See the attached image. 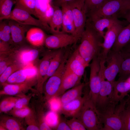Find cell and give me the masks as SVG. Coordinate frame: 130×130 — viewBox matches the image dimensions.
<instances>
[{"label": "cell", "instance_id": "cell-1", "mask_svg": "<svg viewBox=\"0 0 130 130\" xmlns=\"http://www.w3.org/2000/svg\"><path fill=\"white\" fill-rule=\"evenodd\" d=\"M103 38L87 20L84 30L80 39L81 43L77 49L89 66L95 57L100 55Z\"/></svg>", "mask_w": 130, "mask_h": 130}, {"label": "cell", "instance_id": "cell-2", "mask_svg": "<svg viewBox=\"0 0 130 130\" xmlns=\"http://www.w3.org/2000/svg\"><path fill=\"white\" fill-rule=\"evenodd\" d=\"M129 98L126 100L124 98L117 105L111 102L104 110H98L99 118L103 126L101 130H123L122 114Z\"/></svg>", "mask_w": 130, "mask_h": 130}, {"label": "cell", "instance_id": "cell-3", "mask_svg": "<svg viewBox=\"0 0 130 130\" xmlns=\"http://www.w3.org/2000/svg\"><path fill=\"white\" fill-rule=\"evenodd\" d=\"M74 117L80 120L86 130H101L102 128L99 118L98 111L89 95L80 111Z\"/></svg>", "mask_w": 130, "mask_h": 130}, {"label": "cell", "instance_id": "cell-4", "mask_svg": "<svg viewBox=\"0 0 130 130\" xmlns=\"http://www.w3.org/2000/svg\"><path fill=\"white\" fill-rule=\"evenodd\" d=\"M69 54V51H66L65 53L59 67L55 72L48 79L44 88V100L48 101L54 97L60 86Z\"/></svg>", "mask_w": 130, "mask_h": 130}, {"label": "cell", "instance_id": "cell-5", "mask_svg": "<svg viewBox=\"0 0 130 130\" xmlns=\"http://www.w3.org/2000/svg\"><path fill=\"white\" fill-rule=\"evenodd\" d=\"M70 6L73 16L75 27L74 36L78 40L84 31L87 12L84 0H73L67 2Z\"/></svg>", "mask_w": 130, "mask_h": 130}, {"label": "cell", "instance_id": "cell-6", "mask_svg": "<svg viewBox=\"0 0 130 130\" xmlns=\"http://www.w3.org/2000/svg\"><path fill=\"white\" fill-rule=\"evenodd\" d=\"M26 10L15 5L9 15L0 17V20H13L23 25L34 26L46 31L50 30L49 26L46 25L39 19L34 18Z\"/></svg>", "mask_w": 130, "mask_h": 130}, {"label": "cell", "instance_id": "cell-7", "mask_svg": "<svg viewBox=\"0 0 130 130\" xmlns=\"http://www.w3.org/2000/svg\"><path fill=\"white\" fill-rule=\"evenodd\" d=\"M105 67L104 62H101L99 73L101 78V86L96 105L98 111L104 109L111 102L113 85L109 81L105 80L104 74Z\"/></svg>", "mask_w": 130, "mask_h": 130}, {"label": "cell", "instance_id": "cell-8", "mask_svg": "<svg viewBox=\"0 0 130 130\" xmlns=\"http://www.w3.org/2000/svg\"><path fill=\"white\" fill-rule=\"evenodd\" d=\"M100 61V56H96L92 59L89 66L90 68L89 95L95 106L101 86V78L99 73Z\"/></svg>", "mask_w": 130, "mask_h": 130}, {"label": "cell", "instance_id": "cell-9", "mask_svg": "<svg viewBox=\"0 0 130 130\" xmlns=\"http://www.w3.org/2000/svg\"><path fill=\"white\" fill-rule=\"evenodd\" d=\"M130 0H107L98 10L87 13L88 18L110 17L118 14L126 6Z\"/></svg>", "mask_w": 130, "mask_h": 130}, {"label": "cell", "instance_id": "cell-10", "mask_svg": "<svg viewBox=\"0 0 130 130\" xmlns=\"http://www.w3.org/2000/svg\"><path fill=\"white\" fill-rule=\"evenodd\" d=\"M122 57L120 51L116 52L111 50L105 60L107 65L105 66L104 72L106 80L113 85L116 78L120 70Z\"/></svg>", "mask_w": 130, "mask_h": 130}, {"label": "cell", "instance_id": "cell-11", "mask_svg": "<svg viewBox=\"0 0 130 130\" xmlns=\"http://www.w3.org/2000/svg\"><path fill=\"white\" fill-rule=\"evenodd\" d=\"M78 40L71 34L66 33L53 34L46 38L45 44L48 49H57L76 43Z\"/></svg>", "mask_w": 130, "mask_h": 130}, {"label": "cell", "instance_id": "cell-12", "mask_svg": "<svg viewBox=\"0 0 130 130\" xmlns=\"http://www.w3.org/2000/svg\"><path fill=\"white\" fill-rule=\"evenodd\" d=\"M57 50L49 51L44 55L39 64L37 76V94L42 95L43 92L44 80L47 73L52 59Z\"/></svg>", "mask_w": 130, "mask_h": 130}, {"label": "cell", "instance_id": "cell-13", "mask_svg": "<svg viewBox=\"0 0 130 130\" xmlns=\"http://www.w3.org/2000/svg\"><path fill=\"white\" fill-rule=\"evenodd\" d=\"M124 25L117 24L108 28L103 37L102 44L101 58L105 59L111 49L120 31L124 27Z\"/></svg>", "mask_w": 130, "mask_h": 130}, {"label": "cell", "instance_id": "cell-14", "mask_svg": "<svg viewBox=\"0 0 130 130\" xmlns=\"http://www.w3.org/2000/svg\"><path fill=\"white\" fill-rule=\"evenodd\" d=\"M37 80L28 81L17 84H10L5 83L2 84L3 89L0 91V95L15 96L20 97L25 95L29 90L37 92L32 87L37 84Z\"/></svg>", "mask_w": 130, "mask_h": 130}, {"label": "cell", "instance_id": "cell-15", "mask_svg": "<svg viewBox=\"0 0 130 130\" xmlns=\"http://www.w3.org/2000/svg\"><path fill=\"white\" fill-rule=\"evenodd\" d=\"M117 15L110 17L98 18H88L87 19L93 28L103 37L105 34L104 30L115 25L121 24L126 25L128 22L127 21H123L118 18Z\"/></svg>", "mask_w": 130, "mask_h": 130}, {"label": "cell", "instance_id": "cell-16", "mask_svg": "<svg viewBox=\"0 0 130 130\" xmlns=\"http://www.w3.org/2000/svg\"><path fill=\"white\" fill-rule=\"evenodd\" d=\"M88 66L77 48L68 58L65 67L82 78L85 68Z\"/></svg>", "mask_w": 130, "mask_h": 130}, {"label": "cell", "instance_id": "cell-17", "mask_svg": "<svg viewBox=\"0 0 130 130\" xmlns=\"http://www.w3.org/2000/svg\"><path fill=\"white\" fill-rule=\"evenodd\" d=\"M81 78L65 67L60 86L54 98L61 95L67 90L80 84Z\"/></svg>", "mask_w": 130, "mask_h": 130}, {"label": "cell", "instance_id": "cell-18", "mask_svg": "<svg viewBox=\"0 0 130 130\" xmlns=\"http://www.w3.org/2000/svg\"><path fill=\"white\" fill-rule=\"evenodd\" d=\"M89 95V93H86L83 96L68 103L61 105L60 107L61 113L66 117H75L78 113Z\"/></svg>", "mask_w": 130, "mask_h": 130}, {"label": "cell", "instance_id": "cell-19", "mask_svg": "<svg viewBox=\"0 0 130 130\" xmlns=\"http://www.w3.org/2000/svg\"><path fill=\"white\" fill-rule=\"evenodd\" d=\"M113 87L111 102L117 104L130 92V82L127 79L115 81Z\"/></svg>", "mask_w": 130, "mask_h": 130}, {"label": "cell", "instance_id": "cell-20", "mask_svg": "<svg viewBox=\"0 0 130 130\" xmlns=\"http://www.w3.org/2000/svg\"><path fill=\"white\" fill-rule=\"evenodd\" d=\"M61 6L62 13L63 25L64 31L65 33H70L74 36L75 27L71 8L67 3L63 4Z\"/></svg>", "mask_w": 130, "mask_h": 130}, {"label": "cell", "instance_id": "cell-21", "mask_svg": "<svg viewBox=\"0 0 130 130\" xmlns=\"http://www.w3.org/2000/svg\"><path fill=\"white\" fill-rule=\"evenodd\" d=\"M39 54V51L36 49H25L17 50L15 56L17 61L24 67L32 64Z\"/></svg>", "mask_w": 130, "mask_h": 130}, {"label": "cell", "instance_id": "cell-22", "mask_svg": "<svg viewBox=\"0 0 130 130\" xmlns=\"http://www.w3.org/2000/svg\"><path fill=\"white\" fill-rule=\"evenodd\" d=\"M8 23L11 29V36L14 43L18 44L21 43L24 38L25 33L28 31V25H23L11 20Z\"/></svg>", "mask_w": 130, "mask_h": 130}, {"label": "cell", "instance_id": "cell-23", "mask_svg": "<svg viewBox=\"0 0 130 130\" xmlns=\"http://www.w3.org/2000/svg\"><path fill=\"white\" fill-rule=\"evenodd\" d=\"M38 98L35 101L36 113L40 130H51L52 129L47 124L46 120L42 95H37Z\"/></svg>", "mask_w": 130, "mask_h": 130}, {"label": "cell", "instance_id": "cell-24", "mask_svg": "<svg viewBox=\"0 0 130 130\" xmlns=\"http://www.w3.org/2000/svg\"><path fill=\"white\" fill-rule=\"evenodd\" d=\"M130 43V23L124 27L119 32L111 50L120 51Z\"/></svg>", "mask_w": 130, "mask_h": 130}, {"label": "cell", "instance_id": "cell-25", "mask_svg": "<svg viewBox=\"0 0 130 130\" xmlns=\"http://www.w3.org/2000/svg\"><path fill=\"white\" fill-rule=\"evenodd\" d=\"M54 12L49 24L50 30L53 34L65 33L63 25V16L61 9L54 5Z\"/></svg>", "mask_w": 130, "mask_h": 130}, {"label": "cell", "instance_id": "cell-26", "mask_svg": "<svg viewBox=\"0 0 130 130\" xmlns=\"http://www.w3.org/2000/svg\"><path fill=\"white\" fill-rule=\"evenodd\" d=\"M26 38L32 45L36 46H39L45 43L46 38L44 32L40 28L33 27L27 31Z\"/></svg>", "mask_w": 130, "mask_h": 130}, {"label": "cell", "instance_id": "cell-27", "mask_svg": "<svg viewBox=\"0 0 130 130\" xmlns=\"http://www.w3.org/2000/svg\"><path fill=\"white\" fill-rule=\"evenodd\" d=\"M85 86L84 83H81L65 92L60 98L61 104L68 103L81 96Z\"/></svg>", "mask_w": 130, "mask_h": 130}, {"label": "cell", "instance_id": "cell-28", "mask_svg": "<svg viewBox=\"0 0 130 130\" xmlns=\"http://www.w3.org/2000/svg\"><path fill=\"white\" fill-rule=\"evenodd\" d=\"M0 126L6 130H25L22 123L16 118L5 115L0 117Z\"/></svg>", "mask_w": 130, "mask_h": 130}, {"label": "cell", "instance_id": "cell-29", "mask_svg": "<svg viewBox=\"0 0 130 130\" xmlns=\"http://www.w3.org/2000/svg\"><path fill=\"white\" fill-rule=\"evenodd\" d=\"M122 61L118 80L126 79L130 76V52L120 51Z\"/></svg>", "mask_w": 130, "mask_h": 130}, {"label": "cell", "instance_id": "cell-30", "mask_svg": "<svg viewBox=\"0 0 130 130\" xmlns=\"http://www.w3.org/2000/svg\"><path fill=\"white\" fill-rule=\"evenodd\" d=\"M64 54L61 50H57L56 54L51 61L47 73L44 79V83L58 68L63 59Z\"/></svg>", "mask_w": 130, "mask_h": 130}, {"label": "cell", "instance_id": "cell-31", "mask_svg": "<svg viewBox=\"0 0 130 130\" xmlns=\"http://www.w3.org/2000/svg\"><path fill=\"white\" fill-rule=\"evenodd\" d=\"M32 80L28 79L26 71L23 68L13 73L5 83L10 84H17Z\"/></svg>", "mask_w": 130, "mask_h": 130}, {"label": "cell", "instance_id": "cell-32", "mask_svg": "<svg viewBox=\"0 0 130 130\" xmlns=\"http://www.w3.org/2000/svg\"><path fill=\"white\" fill-rule=\"evenodd\" d=\"M16 50L0 54V75L8 67L17 62L15 56Z\"/></svg>", "mask_w": 130, "mask_h": 130}, {"label": "cell", "instance_id": "cell-33", "mask_svg": "<svg viewBox=\"0 0 130 130\" xmlns=\"http://www.w3.org/2000/svg\"><path fill=\"white\" fill-rule=\"evenodd\" d=\"M35 101L33 102L29 114L25 118L26 123L27 125V130H40L39 124L35 111Z\"/></svg>", "mask_w": 130, "mask_h": 130}, {"label": "cell", "instance_id": "cell-34", "mask_svg": "<svg viewBox=\"0 0 130 130\" xmlns=\"http://www.w3.org/2000/svg\"><path fill=\"white\" fill-rule=\"evenodd\" d=\"M48 0H35V11L38 19L47 26L45 20V14L49 4Z\"/></svg>", "mask_w": 130, "mask_h": 130}, {"label": "cell", "instance_id": "cell-35", "mask_svg": "<svg viewBox=\"0 0 130 130\" xmlns=\"http://www.w3.org/2000/svg\"><path fill=\"white\" fill-rule=\"evenodd\" d=\"M0 39L1 40L12 44L13 43L11 36V29L8 22H0Z\"/></svg>", "mask_w": 130, "mask_h": 130}, {"label": "cell", "instance_id": "cell-36", "mask_svg": "<svg viewBox=\"0 0 130 130\" xmlns=\"http://www.w3.org/2000/svg\"><path fill=\"white\" fill-rule=\"evenodd\" d=\"M19 97H9L3 99L0 104V112L7 113L13 109Z\"/></svg>", "mask_w": 130, "mask_h": 130}, {"label": "cell", "instance_id": "cell-37", "mask_svg": "<svg viewBox=\"0 0 130 130\" xmlns=\"http://www.w3.org/2000/svg\"><path fill=\"white\" fill-rule=\"evenodd\" d=\"M24 67L17 61L8 67L0 75V83L2 85L10 76L15 72L23 68Z\"/></svg>", "mask_w": 130, "mask_h": 130}, {"label": "cell", "instance_id": "cell-38", "mask_svg": "<svg viewBox=\"0 0 130 130\" xmlns=\"http://www.w3.org/2000/svg\"><path fill=\"white\" fill-rule=\"evenodd\" d=\"M15 5L26 10L37 17L35 11V0H15Z\"/></svg>", "mask_w": 130, "mask_h": 130}, {"label": "cell", "instance_id": "cell-39", "mask_svg": "<svg viewBox=\"0 0 130 130\" xmlns=\"http://www.w3.org/2000/svg\"><path fill=\"white\" fill-rule=\"evenodd\" d=\"M16 3L15 0H0V17L9 15L13 6Z\"/></svg>", "mask_w": 130, "mask_h": 130}, {"label": "cell", "instance_id": "cell-40", "mask_svg": "<svg viewBox=\"0 0 130 130\" xmlns=\"http://www.w3.org/2000/svg\"><path fill=\"white\" fill-rule=\"evenodd\" d=\"M107 0H84L87 13L99 9Z\"/></svg>", "mask_w": 130, "mask_h": 130}, {"label": "cell", "instance_id": "cell-41", "mask_svg": "<svg viewBox=\"0 0 130 130\" xmlns=\"http://www.w3.org/2000/svg\"><path fill=\"white\" fill-rule=\"evenodd\" d=\"M34 94L32 93L27 95L25 94L20 97L13 109H20L27 107L30 99Z\"/></svg>", "mask_w": 130, "mask_h": 130}, {"label": "cell", "instance_id": "cell-42", "mask_svg": "<svg viewBox=\"0 0 130 130\" xmlns=\"http://www.w3.org/2000/svg\"><path fill=\"white\" fill-rule=\"evenodd\" d=\"M123 112L122 119L123 130H130V103L127 104Z\"/></svg>", "mask_w": 130, "mask_h": 130}, {"label": "cell", "instance_id": "cell-43", "mask_svg": "<svg viewBox=\"0 0 130 130\" xmlns=\"http://www.w3.org/2000/svg\"><path fill=\"white\" fill-rule=\"evenodd\" d=\"M31 110V108L27 106L20 109H13L9 112V113L14 117L22 118L29 114Z\"/></svg>", "mask_w": 130, "mask_h": 130}, {"label": "cell", "instance_id": "cell-44", "mask_svg": "<svg viewBox=\"0 0 130 130\" xmlns=\"http://www.w3.org/2000/svg\"><path fill=\"white\" fill-rule=\"evenodd\" d=\"M66 122L71 130H86L85 127L79 119L74 117L67 120Z\"/></svg>", "mask_w": 130, "mask_h": 130}, {"label": "cell", "instance_id": "cell-45", "mask_svg": "<svg viewBox=\"0 0 130 130\" xmlns=\"http://www.w3.org/2000/svg\"><path fill=\"white\" fill-rule=\"evenodd\" d=\"M8 43L0 40V54L10 52L16 50L11 48Z\"/></svg>", "mask_w": 130, "mask_h": 130}, {"label": "cell", "instance_id": "cell-46", "mask_svg": "<svg viewBox=\"0 0 130 130\" xmlns=\"http://www.w3.org/2000/svg\"><path fill=\"white\" fill-rule=\"evenodd\" d=\"M54 12V7L52 4L50 2L48 5L45 15V22L48 25L53 15Z\"/></svg>", "mask_w": 130, "mask_h": 130}, {"label": "cell", "instance_id": "cell-47", "mask_svg": "<svg viewBox=\"0 0 130 130\" xmlns=\"http://www.w3.org/2000/svg\"><path fill=\"white\" fill-rule=\"evenodd\" d=\"M55 129L57 130H71L66 121L61 120L59 121Z\"/></svg>", "mask_w": 130, "mask_h": 130}, {"label": "cell", "instance_id": "cell-48", "mask_svg": "<svg viewBox=\"0 0 130 130\" xmlns=\"http://www.w3.org/2000/svg\"><path fill=\"white\" fill-rule=\"evenodd\" d=\"M118 16L124 18L128 22L130 23V9L119 14Z\"/></svg>", "mask_w": 130, "mask_h": 130}, {"label": "cell", "instance_id": "cell-49", "mask_svg": "<svg viewBox=\"0 0 130 130\" xmlns=\"http://www.w3.org/2000/svg\"><path fill=\"white\" fill-rule=\"evenodd\" d=\"M73 0H54L52 4L54 6L60 7L63 4Z\"/></svg>", "mask_w": 130, "mask_h": 130}, {"label": "cell", "instance_id": "cell-50", "mask_svg": "<svg viewBox=\"0 0 130 130\" xmlns=\"http://www.w3.org/2000/svg\"><path fill=\"white\" fill-rule=\"evenodd\" d=\"M129 9H130V0L124 9L119 14Z\"/></svg>", "mask_w": 130, "mask_h": 130}, {"label": "cell", "instance_id": "cell-51", "mask_svg": "<svg viewBox=\"0 0 130 130\" xmlns=\"http://www.w3.org/2000/svg\"><path fill=\"white\" fill-rule=\"evenodd\" d=\"M121 50L130 52V43L123 48Z\"/></svg>", "mask_w": 130, "mask_h": 130}, {"label": "cell", "instance_id": "cell-52", "mask_svg": "<svg viewBox=\"0 0 130 130\" xmlns=\"http://www.w3.org/2000/svg\"><path fill=\"white\" fill-rule=\"evenodd\" d=\"M129 103H130V98L128 101L127 103V104Z\"/></svg>", "mask_w": 130, "mask_h": 130}, {"label": "cell", "instance_id": "cell-53", "mask_svg": "<svg viewBox=\"0 0 130 130\" xmlns=\"http://www.w3.org/2000/svg\"><path fill=\"white\" fill-rule=\"evenodd\" d=\"M50 2H51V1H52V0H48Z\"/></svg>", "mask_w": 130, "mask_h": 130}]
</instances>
